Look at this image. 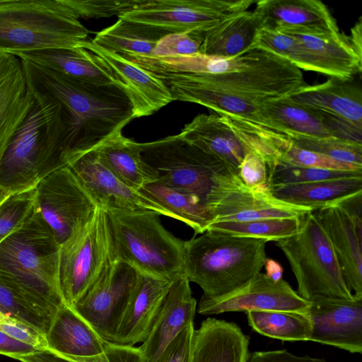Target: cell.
<instances>
[{
    "label": "cell",
    "mask_w": 362,
    "mask_h": 362,
    "mask_svg": "<svg viewBox=\"0 0 362 362\" xmlns=\"http://www.w3.org/2000/svg\"><path fill=\"white\" fill-rule=\"evenodd\" d=\"M262 28V21L253 11H243L199 32L202 42L199 52L221 57H234L250 50Z\"/></svg>",
    "instance_id": "cell-32"
},
{
    "label": "cell",
    "mask_w": 362,
    "mask_h": 362,
    "mask_svg": "<svg viewBox=\"0 0 362 362\" xmlns=\"http://www.w3.org/2000/svg\"><path fill=\"white\" fill-rule=\"evenodd\" d=\"M60 245L36 211L0 243V269L52 315L64 304L59 284Z\"/></svg>",
    "instance_id": "cell-4"
},
{
    "label": "cell",
    "mask_w": 362,
    "mask_h": 362,
    "mask_svg": "<svg viewBox=\"0 0 362 362\" xmlns=\"http://www.w3.org/2000/svg\"><path fill=\"white\" fill-rule=\"evenodd\" d=\"M276 31L295 37L322 62L331 78L351 80L361 72L362 58L355 52L348 37L340 32L317 33L292 29Z\"/></svg>",
    "instance_id": "cell-31"
},
{
    "label": "cell",
    "mask_w": 362,
    "mask_h": 362,
    "mask_svg": "<svg viewBox=\"0 0 362 362\" xmlns=\"http://www.w3.org/2000/svg\"><path fill=\"white\" fill-rule=\"evenodd\" d=\"M310 301L301 298L284 279L274 281L258 273L240 288L223 296H202L197 312L218 315L228 312L276 310L306 314Z\"/></svg>",
    "instance_id": "cell-15"
},
{
    "label": "cell",
    "mask_w": 362,
    "mask_h": 362,
    "mask_svg": "<svg viewBox=\"0 0 362 362\" xmlns=\"http://www.w3.org/2000/svg\"><path fill=\"white\" fill-rule=\"evenodd\" d=\"M21 60L29 86L59 103L71 119L70 164L134 119L131 101L118 86L76 80Z\"/></svg>",
    "instance_id": "cell-2"
},
{
    "label": "cell",
    "mask_w": 362,
    "mask_h": 362,
    "mask_svg": "<svg viewBox=\"0 0 362 362\" xmlns=\"http://www.w3.org/2000/svg\"><path fill=\"white\" fill-rule=\"evenodd\" d=\"M253 0H138L120 16L170 33L203 32L223 20L246 11Z\"/></svg>",
    "instance_id": "cell-10"
},
{
    "label": "cell",
    "mask_w": 362,
    "mask_h": 362,
    "mask_svg": "<svg viewBox=\"0 0 362 362\" xmlns=\"http://www.w3.org/2000/svg\"><path fill=\"white\" fill-rule=\"evenodd\" d=\"M205 204L211 216V223L265 218L301 217L313 211L310 209L275 198L269 189L249 188L233 172L226 173L218 177L205 199Z\"/></svg>",
    "instance_id": "cell-12"
},
{
    "label": "cell",
    "mask_w": 362,
    "mask_h": 362,
    "mask_svg": "<svg viewBox=\"0 0 362 362\" xmlns=\"http://www.w3.org/2000/svg\"><path fill=\"white\" fill-rule=\"evenodd\" d=\"M33 104L21 59L0 53V160Z\"/></svg>",
    "instance_id": "cell-23"
},
{
    "label": "cell",
    "mask_w": 362,
    "mask_h": 362,
    "mask_svg": "<svg viewBox=\"0 0 362 362\" xmlns=\"http://www.w3.org/2000/svg\"><path fill=\"white\" fill-rule=\"evenodd\" d=\"M139 146L145 162L158 174L159 182L204 202L218 177L233 172L221 160L179 134L139 143Z\"/></svg>",
    "instance_id": "cell-9"
},
{
    "label": "cell",
    "mask_w": 362,
    "mask_h": 362,
    "mask_svg": "<svg viewBox=\"0 0 362 362\" xmlns=\"http://www.w3.org/2000/svg\"><path fill=\"white\" fill-rule=\"evenodd\" d=\"M97 206L69 167L52 172L35 186V209L60 246L88 221Z\"/></svg>",
    "instance_id": "cell-11"
},
{
    "label": "cell",
    "mask_w": 362,
    "mask_h": 362,
    "mask_svg": "<svg viewBox=\"0 0 362 362\" xmlns=\"http://www.w3.org/2000/svg\"><path fill=\"white\" fill-rule=\"evenodd\" d=\"M122 132L105 139L92 150L108 169L134 189L158 181V174L144 160L139 143L125 137Z\"/></svg>",
    "instance_id": "cell-30"
},
{
    "label": "cell",
    "mask_w": 362,
    "mask_h": 362,
    "mask_svg": "<svg viewBox=\"0 0 362 362\" xmlns=\"http://www.w3.org/2000/svg\"><path fill=\"white\" fill-rule=\"evenodd\" d=\"M306 315L311 324L308 341L362 353V298L315 297Z\"/></svg>",
    "instance_id": "cell-17"
},
{
    "label": "cell",
    "mask_w": 362,
    "mask_h": 362,
    "mask_svg": "<svg viewBox=\"0 0 362 362\" xmlns=\"http://www.w3.org/2000/svg\"><path fill=\"white\" fill-rule=\"evenodd\" d=\"M0 332L19 341L47 351L46 335L32 326L0 310Z\"/></svg>",
    "instance_id": "cell-46"
},
{
    "label": "cell",
    "mask_w": 362,
    "mask_h": 362,
    "mask_svg": "<svg viewBox=\"0 0 362 362\" xmlns=\"http://www.w3.org/2000/svg\"><path fill=\"white\" fill-rule=\"evenodd\" d=\"M300 220L296 233L275 242L296 277L298 295L308 301L318 296L354 298L344 281L330 239L313 211Z\"/></svg>",
    "instance_id": "cell-7"
},
{
    "label": "cell",
    "mask_w": 362,
    "mask_h": 362,
    "mask_svg": "<svg viewBox=\"0 0 362 362\" xmlns=\"http://www.w3.org/2000/svg\"><path fill=\"white\" fill-rule=\"evenodd\" d=\"M16 360L20 361L21 362H57L56 361L52 358H46L42 360V361L35 356V354L24 356L18 358Z\"/></svg>",
    "instance_id": "cell-54"
},
{
    "label": "cell",
    "mask_w": 362,
    "mask_h": 362,
    "mask_svg": "<svg viewBox=\"0 0 362 362\" xmlns=\"http://www.w3.org/2000/svg\"><path fill=\"white\" fill-rule=\"evenodd\" d=\"M245 313L249 326L263 336L287 341H308L311 324L306 314L276 310Z\"/></svg>",
    "instance_id": "cell-37"
},
{
    "label": "cell",
    "mask_w": 362,
    "mask_h": 362,
    "mask_svg": "<svg viewBox=\"0 0 362 362\" xmlns=\"http://www.w3.org/2000/svg\"><path fill=\"white\" fill-rule=\"evenodd\" d=\"M194 323L182 329L165 349L156 362H190Z\"/></svg>",
    "instance_id": "cell-48"
},
{
    "label": "cell",
    "mask_w": 362,
    "mask_h": 362,
    "mask_svg": "<svg viewBox=\"0 0 362 362\" xmlns=\"http://www.w3.org/2000/svg\"><path fill=\"white\" fill-rule=\"evenodd\" d=\"M54 355L59 362H144L139 347L120 345L107 341L104 352L95 356L68 359Z\"/></svg>",
    "instance_id": "cell-47"
},
{
    "label": "cell",
    "mask_w": 362,
    "mask_h": 362,
    "mask_svg": "<svg viewBox=\"0 0 362 362\" xmlns=\"http://www.w3.org/2000/svg\"><path fill=\"white\" fill-rule=\"evenodd\" d=\"M68 167L96 204L105 210L148 211L174 218L151 197L129 186L115 175L93 150L85 153Z\"/></svg>",
    "instance_id": "cell-16"
},
{
    "label": "cell",
    "mask_w": 362,
    "mask_h": 362,
    "mask_svg": "<svg viewBox=\"0 0 362 362\" xmlns=\"http://www.w3.org/2000/svg\"><path fill=\"white\" fill-rule=\"evenodd\" d=\"M116 261L106 211L97 206L91 218L60 246L59 284L69 307Z\"/></svg>",
    "instance_id": "cell-8"
},
{
    "label": "cell",
    "mask_w": 362,
    "mask_h": 362,
    "mask_svg": "<svg viewBox=\"0 0 362 362\" xmlns=\"http://www.w3.org/2000/svg\"><path fill=\"white\" fill-rule=\"evenodd\" d=\"M79 47L91 53L124 86L134 118L148 116L173 100L162 81L119 54L86 40Z\"/></svg>",
    "instance_id": "cell-19"
},
{
    "label": "cell",
    "mask_w": 362,
    "mask_h": 362,
    "mask_svg": "<svg viewBox=\"0 0 362 362\" xmlns=\"http://www.w3.org/2000/svg\"><path fill=\"white\" fill-rule=\"evenodd\" d=\"M39 351L41 350L0 332V354L17 359Z\"/></svg>",
    "instance_id": "cell-50"
},
{
    "label": "cell",
    "mask_w": 362,
    "mask_h": 362,
    "mask_svg": "<svg viewBox=\"0 0 362 362\" xmlns=\"http://www.w3.org/2000/svg\"><path fill=\"white\" fill-rule=\"evenodd\" d=\"M254 10L262 28L336 33L339 30L327 6L317 0H260Z\"/></svg>",
    "instance_id": "cell-25"
},
{
    "label": "cell",
    "mask_w": 362,
    "mask_h": 362,
    "mask_svg": "<svg viewBox=\"0 0 362 362\" xmlns=\"http://www.w3.org/2000/svg\"><path fill=\"white\" fill-rule=\"evenodd\" d=\"M3 1V0H0V4Z\"/></svg>",
    "instance_id": "cell-56"
},
{
    "label": "cell",
    "mask_w": 362,
    "mask_h": 362,
    "mask_svg": "<svg viewBox=\"0 0 362 362\" xmlns=\"http://www.w3.org/2000/svg\"><path fill=\"white\" fill-rule=\"evenodd\" d=\"M116 260L137 273L173 281L183 274L185 241L162 225L160 215L148 211L105 210Z\"/></svg>",
    "instance_id": "cell-6"
},
{
    "label": "cell",
    "mask_w": 362,
    "mask_h": 362,
    "mask_svg": "<svg viewBox=\"0 0 362 362\" xmlns=\"http://www.w3.org/2000/svg\"><path fill=\"white\" fill-rule=\"evenodd\" d=\"M301 217L265 218L246 221H219L211 223L206 230L276 242L296 233Z\"/></svg>",
    "instance_id": "cell-39"
},
{
    "label": "cell",
    "mask_w": 362,
    "mask_h": 362,
    "mask_svg": "<svg viewBox=\"0 0 362 362\" xmlns=\"http://www.w3.org/2000/svg\"><path fill=\"white\" fill-rule=\"evenodd\" d=\"M170 33L151 25L118 18L91 40L100 47L119 54L150 55L159 40Z\"/></svg>",
    "instance_id": "cell-34"
},
{
    "label": "cell",
    "mask_w": 362,
    "mask_h": 362,
    "mask_svg": "<svg viewBox=\"0 0 362 362\" xmlns=\"http://www.w3.org/2000/svg\"><path fill=\"white\" fill-rule=\"evenodd\" d=\"M337 205L350 216L358 237L362 238V192L344 199Z\"/></svg>",
    "instance_id": "cell-51"
},
{
    "label": "cell",
    "mask_w": 362,
    "mask_h": 362,
    "mask_svg": "<svg viewBox=\"0 0 362 362\" xmlns=\"http://www.w3.org/2000/svg\"><path fill=\"white\" fill-rule=\"evenodd\" d=\"M202 38L199 32L175 33L163 37L151 54L155 57L189 55L199 52Z\"/></svg>",
    "instance_id": "cell-44"
},
{
    "label": "cell",
    "mask_w": 362,
    "mask_h": 362,
    "mask_svg": "<svg viewBox=\"0 0 362 362\" xmlns=\"http://www.w3.org/2000/svg\"><path fill=\"white\" fill-rule=\"evenodd\" d=\"M350 35L347 36L349 42L357 54L362 58V18L359 17L354 25L351 28Z\"/></svg>",
    "instance_id": "cell-52"
},
{
    "label": "cell",
    "mask_w": 362,
    "mask_h": 362,
    "mask_svg": "<svg viewBox=\"0 0 362 362\" xmlns=\"http://www.w3.org/2000/svg\"><path fill=\"white\" fill-rule=\"evenodd\" d=\"M168 211L174 219L192 228L194 234L206 231L211 219L205 202L199 197L171 187L158 180L139 189Z\"/></svg>",
    "instance_id": "cell-35"
},
{
    "label": "cell",
    "mask_w": 362,
    "mask_h": 362,
    "mask_svg": "<svg viewBox=\"0 0 362 362\" xmlns=\"http://www.w3.org/2000/svg\"><path fill=\"white\" fill-rule=\"evenodd\" d=\"M88 33L62 0H3L0 4V53L72 48L87 40Z\"/></svg>",
    "instance_id": "cell-5"
},
{
    "label": "cell",
    "mask_w": 362,
    "mask_h": 362,
    "mask_svg": "<svg viewBox=\"0 0 362 362\" xmlns=\"http://www.w3.org/2000/svg\"><path fill=\"white\" fill-rule=\"evenodd\" d=\"M267 241L206 230L185 241L183 274L203 296L216 298L246 284L260 272Z\"/></svg>",
    "instance_id": "cell-3"
},
{
    "label": "cell",
    "mask_w": 362,
    "mask_h": 362,
    "mask_svg": "<svg viewBox=\"0 0 362 362\" xmlns=\"http://www.w3.org/2000/svg\"><path fill=\"white\" fill-rule=\"evenodd\" d=\"M35 207V187L9 194L0 204V243L18 230Z\"/></svg>",
    "instance_id": "cell-42"
},
{
    "label": "cell",
    "mask_w": 362,
    "mask_h": 362,
    "mask_svg": "<svg viewBox=\"0 0 362 362\" xmlns=\"http://www.w3.org/2000/svg\"><path fill=\"white\" fill-rule=\"evenodd\" d=\"M260 127L284 136L335 137L362 143V129L334 115L303 106L291 97L258 104Z\"/></svg>",
    "instance_id": "cell-14"
},
{
    "label": "cell",
    "mask_w": 362,
    "mask_h": 362,
    "mask_svg": "<svg viewBox=\"0 0 362 362\" xmlns=\"http://www.w3.org/2000/svg\"><path fill=\"white\" fill-rule=\"evenodd\" d=\"M136 276L132 267L116 260L71 308L103 340L112 342Z\"/></svg>",
    "instance_id": "cell-13"
},
{
    "label": "cell",
    "mask_w": 362,
    "mask_h": 362,
    "mask_svg": "<svg viewBox=\"0 0 362 362\" xmlns=\"http://www.w3.org/2000/svg\"><path fill=\"white\" fill-rule=\"evenodd\" d=\"M16 56L76 80L117 85L127 93L123 84L91 53L79 46L47 49Z\"/></svg>",
    "instance_id": "cell-29"
},
{
    "label": "cell",
    "mask_w": 362,
    "mask_h": 362,
    "mask_svg": "<svg viewBox=\"0 0 362 362\" xmlns=\"http://www.w3.org/2000/svg\"><path fill=\"white\" fill-rule=\"evenodd\" d=\"M247 362H327L324 358L299 356L286 350L255 351L250 353Z\"/></svg>",
    "instance_id": "cell-49"
},
{
    "label": "cell",
    "mask_w": 362,
    "mask_h": 362,
    "mask_svg": "<svg viewBox=\"0 0 362 362\" xmlns=\"http://www.w3.org/2000/svg\"><path fill=\"white\" fill-rule=\"evenodd\" d=\"M269 189L275 198L313 211L334 206L362 192V177L332 179L304 184L273 185Z\"/></svg>",
    "instance_id": "cell-33"
},
{
    "label": "cell",
    "mask_w": 362,
    "mask_h": 362,
    "mask_svg": "<svg viewBox=\"0 0 362 362\" xmlns=\"http://www.w3.org/2000/svg\"><path fill=\"white\" fill-rule=\"evenodd\" d=\"M265 267L266 275L274 280L278 281L283 279L284 269L281 264L270 258H266L264 263Z\"/></svg>",
    "instance_id": "cell-53"
},
{
    "label": "cell",
    "mask_w": 362,
    "mask_h": 362,
    "mask_svg": "<svg viewBox=\"0 0 362 362\" xmlns=\"http://www.w3.org/2000/svg\"><path fill=\"white\" fill-rule=\"evenodd\" d=\"M155 76V75H153ZM166 86L173 100L202 105L219 115L261 126L258 115L259 103L235 95L207 85L192 74H165L155 76Z\"/></svg>",
    "instance_id": "cell-21"
},
{
    "label": "cell",
    "mask_w": 362,
    "mask_h": 362,
    "mask_svg": "<svg viewBox=\"0 0 362 362\" xmlns=\"http://www.w3.org/2000/svg\"><path fill=\"white\" fill-rule=\"evenodd\" d=\"M269 163L262 153L247 152L239 168L238 176L244 185L251 189H269Z\"/></svg>",
    "instance_id": "cell-45"
},
{
    "label": "cell",
    "mask_w": 362,
    "mask_h": 362,
    "mask_svg": "<svg viewBox=\"0 0 362 362\" xmlns=\"http://www.w3.org/2000/svg\"><path fill=\"white\" fill-rule=\"evenodd\" d=\"M362 177V171H343L293 166L277 163L269 173V187L304 184L332 179Z\"/></svg>",
    "instance_id": "cell-41"
},
{
    "label": "cell",
    "mask_w": 362,
    "mask_h": 362,
    "mask_svg": "<svg viewBox=\"0 0 362 362\" xmlns=\"http://www.w3.org/2000/svg\"><path fill=\"white\" fill-rule=\"evenodd\" d=\"M254 49H264L280 56L300 70L315 71L329 76L322 62L292 35L262 28L250 50Z\"/></svg>",
    "instance_id": "cell-38"
},
{
    "label": "cell",
    "mask_w": 362,
    "mask_h": 362,
    "mask_svg": "<svg viewBox=\"0 0 362 362\" xmlns=\"http://www.w3.org/2000/svg\"><path fill=\"white\" fill-rule=\"evenodd\" d=\"M196 306L189 281L182 274L173 281L146 339L139 347L144 362H156L174 338L194 323Z\"/></svg>",
    "instance_id": "cell-20"
},
{
    "label": "cell",
    "mask_w": 362,
    "mask_h": 362,
    "mask_svg": "<svg viewBox=\"0 0 362 362\" xmlns=\"http://www.w3.org/2000/svg\"><path fill=\"white\" fill-rule=\"evenodd\" d=\"M291 98L296 103L337 117L362 129V93L351 80L331 78L316 85H305Z\"/></svg>",
    "instance_id": "cell-28"
},
{
    "label": "cell",
    "mask_w": 362,
    "mask_h": 362,
    "mask_svg": "<svg viewBox=\"0 0 362 362\" xmlns=\"http://www.w3.org/2000/svg\"><path fill=\"white\" fill-rule=\"evenodd\" d=\"M138 0H62L77 16L83 19L118 18L132 8Z\"/></svg>",
    "instance_id": "cell-43"
},
{
    "label": "cell",
    "mask_w": 362,
    "mask_h": 362,
    "mask_svg": "<svg viewBox=\"0 0 362 362\" xmlns=\"http://www.w3.org/2000/svg\"><path fill=\"white\" fill-rule=\"evenodd\" d=\"M173 281L137 273L112 343L134 346L144 341Z\"/></svg>",
    "instance_id": "cell-22"
},
{
    "label": "cell",
    "mask_w": 362,
    "mask_h": 362,
    "mask_svg": "<svg viewBox=\"0 0 362 362\" xmlns=\"http://www.w3.org/2000/svg\"><path fill=\"white\" fill-rule=\"evenodd\" d=\"M179 135L205 153L215 156L238 175L247 152H260L251 133L235 122L216 115L200 114Z\"/></svg>",
    "instance_id": "cell-18"
},
{
    "label": "cell",
    "mask_w": 362,
    "mask_h": 362,
    "mask_svg": "<svg viewBox=\"0 0 362 362\" xmlns=\"http://www.w3.org/2000/svg\"><path fill=\"white\" fill-rule=\"evenodd\" d=\"M284 136L300 148L329 156L338 161L362 166L361 143L335 137Z\"/></svg>",
    "instance_id": "cell-40"
},
{
    "label": "cell",
    "mask_w": 362,
    "mask_h": 362,
    "mask_svg": "<svg viewBox=\"0 0 362 362\" xmlns=\"http://www.w3.org/2000/svg\"><path fill=\"white\" fill-rule=\"evenodd\" d=\"M327 232L344 281L357 298H362V238L350 216L337 205L313 211Z\"/></svg>",
    "instance_id": "cell-24"
},
{
    "label": "cell",
    "mask_w": 362,
    "mask_h": 362,
    "mask_svg": "<svg viewBox=\"0 0 362 362\" xmlns=\"http://www.w3.org/2000/svg\"><path fill=\"white\" fill-rule=\"evenodd\" d=\"M9 195L4 189L0 187V204Z\"/></svg>",
    "instance_id": "cell-55"
},
{
    "label": "cell",
    "mask_w": 362,
    "mask_h": 362,
    "mask_svg": "<svg viewBox=\"0 0 362 362\" xmlns=\"http://www.w3.org/2000/svg\"><path fill=\"white\" fill-rule=\"evenodd\" d=\"M46 339L47 351L68 359L100 355L104 352L106 341L65 303L52 318Z\"/></svg>",
    "instance_id": "cell-27"
},
{
    "label": "cell",
    "mask_w": 362,
    "mask_h": 362,
    "mask_svg": "<svg viewBox=\"0 0 362 362\" xmlns=\"http://www.w3.org/2000/svg\"><path fill=\"white\" fill-rule=\"evenodd\" d=\"M30 88L34 104L0 160V187L9 194L35 187L44 177L71 163L69 116L57 100Z\"/></svg>",
    "instance_id": "cell-1"
},
{
    "label": "cell",
    "mask_w": 362,
    "mask_h": 362,
    "mask_svg": "<svg viewBox=\"0 0 362 362\" xmlns=\"http://www.w3.org/2000/svg\"><path fill=\"white\" fill-rule=\"evenodd\" d=\"M249 341L237 324L208 317L194 330L190 362H247Z\"/></svg>",
    "instance_id": "cell-26"
},
{
    "label": "cell",
    "mask_w": 362,
    "mask_h": 362,
    "mask_svg": "<svg viewBox=\"0 0 362 362\" xmlns=\"http://www.w3.org/2000/svg\"><path fill=\"white\" fill-rule=\"evenodd\" d=\"M0 310L45 335L54 316L1 269Z\"/></svg>",
    "instance_id": "cell-36"
}]
</instances>
